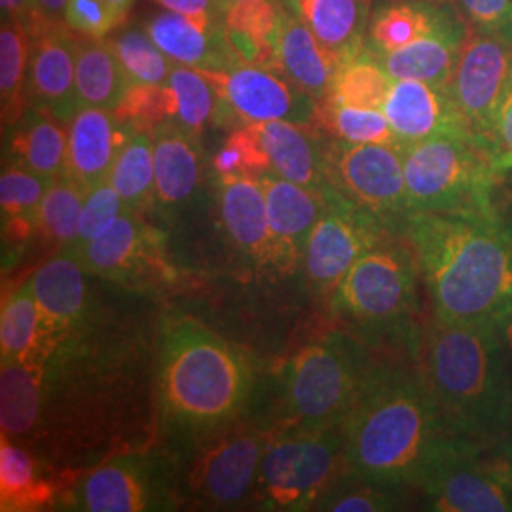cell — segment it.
<instances>
[{
    "label": "cell",
    "instance_id": "49",
    "mask_svg": "<svg viewBox=\"0 0 512 512\" xmlns=\"http://www.w3.org/2000/svg\"><path fill=\"white\" fill-rule=\"evenodd\" d=\"M124 21L126 16L105 0H69L65 8V23L82 37L105 38Z\"/></svg>",
    "mask_w": 512,
    "mask_h": 512
},
{
    "label": "cell",
    "instance_id": "54",
    "mask_svg": "<svg viewBox=\"0 0 512 512\" xmlns=\"http://www.w3.org/2000/svg\"><path fill=\"white\" fill-rule=\"evenodd\" d=\"M482 461L497 480H501L505 486H509L512 490V458L494 454V452H484Z\"/></svg>",
    "mask_w": 512,
    "mask_h": 512
},
{
    "label": "cell",
    "instance_id": "43",
    "mask_svg": "<svg viewBox=\"0 0 512 512\" xmlns=\"http://www.w3.org/2000/svg\"><path fill=\"white\" fill-rule=\"evenodd\" d=\"M52 181L12 164L0 177L2 213L21 226H37L38 209Z\"/></svg>",
    "mask_w": 512,
    "mask_h": 512
},
{
    "label": "cell",
    "instance_id": "42",
    "mask_svg": "<svg viewBox=\"0 0 512 512\" xmlns=\"http://www.w3.org/2000/svg\"><path fill=\"white\" fill-rule=\"evenodd\" d=\"M319 114L336 141L351 145L397 143L382 109H357L323 101Z\"/></svg>",
    "mask_w": 512,
    "mask_h": 512
},
{
    "label": "cell",
    "instance_id": "13",
    "mask_svg": "<svg viewBox=\"0 0 512 512\" xmlns=\"http://www.w3.org/2000/svg\"><path fill=\"white\" fill-rule=\"evenodd\" d=\"M205 74L219 93L224 114L245 124L283 120L310 126L319 114V103L277 69L243 63L228 73Z\"/></svg>",
    "mask_w": 512,
    "mask_h": 512
},
{
    "label": "cell",
    "instance_id": "48",
    "mask_svg": "<svg viewBox=\"0 0 512 512\" xmlns=\"http://www.w3.org/2000/svg\"><path fill=\"white\" fill-rule=\"evenodd\" d=\"M465 23L512 44V0H450Z\"/></svg>",
    "mask_w": 512,
    "mask_h": 512
},
{
    "label": "cell",
    "instance_id": "1",
    "mask_svg": "<svg viewBox=\"0 0 512 512\" xmlns=\"http://www.w3.org/2000/svg\"><path fill=\"white\" fill-rule=\"evenodd\" d=\"M342 429L353 476L401 490L420 488L427 471L458 440L416 359L406 355L374 359Z\"/></svg>",
    "mask_w": 512,
    "mask_h": 512
},
{
    "label": "cell",
    "instance_id": "6",
    "mask_svg": "<svg viewBox=\"0 0 512 512\" xmlns=\"http://www.w3.org/2000/svg\"><path fill=\"white\" fill-rule=\"evenodd\" d=\"M406 200L412 213L497 215L503 173L495 154L469 131L439 133L403 147Z\"/></svg>",
    "mask_w": 512,
    "mask_h": 512
},
{
    "label": "cell",
    "instance_id": "2",
    "mask_svg": "<svg viewBox=\"0 0 512 512\" xmlns=\"http://www.w3.org/2000/svg\"><path fill=\"white\" fill-rule=\"evenodd\" d=\"M403 234L418 260L433 317L494 323L507 311L512 222L501 213H412Z\"/></svg>",
    "mask_w": 512,
    "mask_h": 512
},
{
    "label": "cell",
    "instance_id": "26",
    "mask_svg": "<svg viewBox=\"0 0 512 512\" xmlns=\"http://www.w3.org/2000/svg\"><path fill=\"white\" fill-rule=\"evenodd\" d=\"M251 126L268 156L272 173L319 194L329 190L327 148L321 147L308 126L283 120Z\"/></svg>",
    "mask_w": 512,
    "mask_h": 512
},
{
    "label": "cell",
    "instance_id": "37",
    "mask_svg": "<svg viewBox=\"0 0 512 512\" xmlns=\"http://www.w3.org/2000/svg\"><path fill=\"white\" fill-rule=\"evenodd\" d=\"M169 97V122L192 135L217 118L219 93L211 78L203 71L175 63L169 80L165 82Z\"/></svg>",
    "mask_w": 512,
    "mask_h": 512
},
{
    "label": "cell",
    "instance_id": "8",
    "mask_svg": "<svg viewBox=\"0 0 512 512\" xmlns=\"http://www.w3.org/2000/svg\"><path fill=\"white\" fill-rule=\"evenodd\" d=\"M351 476L342 425L285 427L268 437L256 495L266 509L306 511Z\"/></svg>",
    "mask_w": 512,
    "mask_h": 512
},
{
    "label": "cell",
    "instance_id": "23",
    "mask_svg": "<svg viewBox=\"0 0 512 512\" xmlns=\"http://www.w3.org/2000/svg\"><path fill=\"white\" fill-rule=\"evenodd\" d=\"M133 131L118 120L114 110H78L69 122L67 173L86 190L107 181L118 152Z\"/></svg>",
    "mask_w": 512,
    "mask_h": 512
},
{
    "label": "cell",
    "instance_id": "39",
    "mask_svg": "<svg viewBox=\"0 0 512 512\" xmlns=\"http://www.w3.org/2000/svg\"><path fill=\"white\" fill-rule=\"evenodd\" d=\"M31 55V35L14 21H2L0 31V99L2 122L18 124L27 101V74Z\"/></svg>",
    "mask_w": 512,
    "mask_h": 512
},
{
    "label": "cell",
    "instance_id": "51",
    "mask_svg": "<svg viewBox=\"0 0 512 512\" xmlns=\"http://www.w3.org/2000/svg\"><path fill=\"white\" fill-rule=\"evenodd\" d=\"M169 12L184 16H205V18H226V10L232 0H156Z\"/></svg>",
    "mask_w": 512,
    "mask_h": 512
},
{
    "label": "cell",
    "instance_id": "10",
    "mask_svg": "<svg viewBox=\"0 0 512 512\" xmlns=\"http://www.w3.org/2000/svg\"><path fill=\"white\" fill-rule=\"evenodd\" d=\"M323 196L325 207L311 232L302 266L313 289L330 296L368 249L397 230H391L384 220L357 203L349 202L332 186Z\"/></svg>",
    "mask_w": 512,
    "mask_h": 512
},
{
    "label": "cell",
    "instance_id": "59",
    "mask_svg": "<svg viewBox=\"0 0 512 512\" xmlns=\"http://www.w3.org/2000/svg\"><path fill=\"white\" fill-rule=\"evenodd\" d=\"M512 310V291H511V298H509V306H507V311H511ZM507 311H505V313H507Z\"/></svg>",
    "mask_w": 512,
    "mask_h": 512
},
{
    "label": "cell",
    "instance_id": "45",
    "mask_svg": "<svg viewBox=\"0 0 512 512\" xmlns=\"http://www.w3.org/2000/svg\"><path fill=\"white\" fill-rule=\"evenodd\" d=\"M215 171L219 177H232V175H249L258 177L270 171V162L264 148L258 141L255 128L245 124L243 128L234 131L224 147L220 148L215 156Z\"/></svg>",
    "mask_w": 512,
    "mask_h": 512
},
{
    "label": "cell",
    "instance_id": "16",
    "mask_svg": "<svg viewBox=\"0 0 512 512\" xmlns=\"http://www.w3.org/2000/svg\"><path fill=\"white\" fill-rule=\"evenodd\" d=\"M160 476L147 456L109 459L82 476L69 497V509L84 512H143L165 509Z\"/></svg>",
    "mask_w": 512,
    "mask_h": 512
},
{
    "label": "cell",
    "instance_id": "44",
    "mask_svg": "<svg viewBox=\"0 0 512 512\" xmlns=\"http://www.w3.org/2000/svg\"><path fill=\"white\" fill-rule=\"evenodd\" d=\"M401 488H385L351 476L332 488L317 505L315 511L330 512H385L397 511L403 505Z\"/></svg>",
    "mask_w": 512,
    "mask_h": 512
},
{
    "label": "cell",
    "instance_id": "32",
    "mask_svg": "<svg viewBox=\"0 0 512 512\" xmlns=\"http://www.w3.org/2000/svg\"><path fill=\"white\" fill-rule=\"evenodd\" d=\"M129 82L109 40L82 37L76 52V93L80 109L116 110Z\"/></svg>",
    "mask_w": 512,
    "mask_h": 512
},
{
    "label": "cell",
    "instance_id": "14",
    "mask_svg": "<svg viewBox=\"0 0 512 512\" xmlns=\"http://www.w3.org/2000/svg\"><path fill=\"white\" fill-rule=\"evenodd\" d=\"M65 251L73 253L88 274L122 285H147L171 275L160 230L135 211H126L103 236Z\"/></svg>",
    "mask_w": 512,
    "mask_h": 512
},
{
    "label": "cell",
    "instance_id": "31",
    "mask_svg": "<svg viewBox=\"0 0 512 512\" xmlns=\"http://www.w3.org/2000/svg\"><path fill=\"white\" fill-rule=\"evenodd\" d=\"M0 361L33 366L46 361V330L31 281L21 283L2 304Z\"/></svg>",
    "mask_w": 512,
    "mask_h": 512
},
{
    "label": "cell",
    "instance_id": "25",
    "mask_svg": "<svg viewBox=\"0 0 512 512\" xmlns=\"http://www.w3.org/2000/svg\"><path fill=\"white\" fill-rule=\"evenodd\" d=\"M220 220L232 245L260 264H272L268 205L258 177H219Z\"/></svg>",
    "mask_w": 512,
    "mask_h": 512
},
{
    "label": "cell",
    "instance_id": "61",
    "mask_svg": "<svg viewBox=\"0 0 512 512\" xmlns=\"http://www.w3.org/2000/svg\"><path fill=\"white\" fill-rule=\"evenodd\" d=\"M365 2L366 6H370L372 4V0H363Z\"/></svg>",
    "mask_w": 512,
    "mask_h": 512
},
{
    "label": "cell",
    "instance_id": "47",
    "mask_svg": "<svg viewBox=\"0 0 512 512\" xmlns=\"http://www.w3.org/2000/svg\"><path fill=\"white\" fill-rule=\"evenodd\" d=\"M126 211H129L128 205L112 188L109 181H103V183L90 188L86 194V200H84L82 215H80L78 239L73 247H80L84 243H90L93 239L103 236ZM73 247H69V249H73Z\"/></svg>",
    "mask_w": 512,
    "mask_h": 512
},
{
    "label": "cell",
    "instance_id": "21",
    "mask_svg": "<svg viewBox=\"0 0 512 512\" xmlns=\"http://www.w3.org/2000/svg\"><path fill=\"white\" fill-rule=\"evenodd\" d=\"M382 110L401 148L439 133H471L448 90L421 80H393Z\"/></svg>",
    "mask_w": 512,
    "mask_h": 512
},
{
    "label": "cell",
    "instance_id": "20",
    "mask_svg": "<svg viewBox=\"0 0 512 512\" xmlns=\"http://www.w3.org/2000/svg\"><path fill=\"white\" fill-rule=\"evenodd\" d=\"M86 275L90 274L80 260L63 249L29 279L46 330V359L54 349L55 338H69L73 330L84 325L90 308Z\"/></svg>",
    "mask_w": 512,
    "mask_h": 512
},
{
    "label": "cell",
    "instance_id": "29",
    "mask_svg": "<svg viewBox=\"0 0 512 512\" xmlns=\"http://www.w3.org/2000/svg\"><path fill=\"white\" fill-rule=\"evenodd\" d=\"M18 124L10 145L12 164L48 181L65 175L69 165V131L63 128L65 122L31 107L23 112Z\"/></svg>",
    "mask_w": 512,
    "mask_h": 512
},
{
    "label": "cell",
    "instance_id": "11",
    "mask_svg": "<svg viewBox=\"0 0 512 512\" xmlns=\"http://www.w3.org/2000/svg\"><path fill=\"white\" fill-rule=\"evenodd\" d=\"M268 435L251 425L226 429L192 461L188 488L209 509L236 507L256 486Z\"/></svg>",
    "mask_w": 512,
    "mask_h": 512
},
{
    "label": "cell",
    "instance_id": "24",
    "mask_svg": "<svg viewBox=\"0 0 512 512\" xmlns=\"http://www.w3.org/2000/svg\"><path fill=\"white\" fill-rule=\"evenodd\" d=\"M467 29L469 25L450 2L444 18L431 35L397 52L376 57L393 80L410 78L446 88L458 63Z\"/></svg>",
    "mask_w": 512,
    "mask_h": 512
},
{
    "label": "cell",
    "instance_id": "35",
    "mask_svg": "<svg viewBox=\"0 0 512 512\" xmlns=\"http://www.w3.org/2000/svg\"><path fill=\"white\" fill-rule=\"evenodd\" d=\"M391 84L393 78L382 67L376 54L365 46L357 54L338 61L329 97L325 101L357 109H384Z\"/></svg>",
    "mask_w": 512,
    "mask_h": 512
},
{
    "label": "cell",
    "instance_id": "5",
    "mask_svg": "<svg viewBox=\"0 0 512 512\" xmlns=\"http://www.w3.org/2000/svg\"><path fill=\"white\" fill-rule=\"evenodd\" d=\"M420 266L403 232L368 249L330 294V311L368 348L393 349L416 359L421 317Z\"/></svg>",
    "mask_w": 512,
    "mask_h": 512
},
{
    "label": "cell",
    "instance_id": "7",
    "mask_svg": "<svg viewBox=\"0 0 512 512\" xmlns=\"http://www.w3.org/2000/svg\"><path fill=\"white\" fill-rule=\"evenodd\" d=\"M372 363V348L346 329L330 330L300 349L281 374L287 427L342 425Z\"/></svg>",
    "mask_w": 512,
    "mask_h": 512
},
{
    "label": "cell",
    "instance_id": "58",
    "mask_svg": "<svg viewBox=\"0 0 512 512\" xmlns=\"http://www.w3.org/2000/svg\"><path fill=\"white\" fill-rule=\"evenodd\" d=\"M105 2H109L110 6H112L114 10H118L120 14L128 16L129 8H131V4H133L135 0H105Z\"/></svg>",
    "mask_w": 512,
    "mask_h": 512
},
{
    "label": "cell",
    "instance_id": "33",
    "mask_svg": "<svg viewBox=\"0 0 512 512\" xmlns=\"http://www.w3.org/2000/svg\"><path fill=\"white\" fill-rule=\"evenodd\" d=\"M224 23L230 44L243 63L277 69V4L272 0H232Z\"/></svg>",
    "mask_w": 512,
    "mask_h": 512
},
{
    "label": "cell",
    "instance_id": "56",
    "mask_svg": "<svg viewBox=\"0 0 512 512\" xmlns=\"http://www.w3.org/2000/svg\"><path fill=\"white\" fill-rule=\"evenodd\" d=\"M488 452H494V454H501V456H509V458H512V429L503 439L495 444L492 450H488Z\"/></svg>",
    "mask_w": 512,
    "mask_h": 512
},
{
    "label": "cell",
    "instance_id": "22",
    "mask_svg": "<svg viewBox=\"0 0 512 512\" xmlns=\"http://www.w3.org/2000/svg\"><path fill=\"white\" fill-rule=\"evenodd\" d=\"M275 65L317 103L329 97L336 73V57L311 33L302 16L277 4Z\"/></svg>",
    "mask_w": 512,
    "mask_h": 512
},
{
    "label": "cell",
    "instance_id": "52",
    "mask_svg": "<svg viewBox=\"0 0 512 512\" xmlns=\"http://www.w3.org/2000/svg\"><path fill=\"white\" fill-rule=\"evenodd\" d=\"M2 21H14L29 31V35H37L40 31L37 0H0Z\"/></svg>",
    "mask_w": 512,
    "mask_h": 512
},
{
    "label": "cell",
    "instance_id": "19",
    "mask_svg": "<svg viewBox=\"0 0 512 512\" xmlns=\"http://www.w3.org/2000/svg\"><path fill=\"white\" fill-rule=\"evenodd\" d=\"M262 184L272 234V264L291 270L302 264L311 232L325 207V196L291 183L272 171L258 175Z\"/></svg>",
    "mask_w": 512,
    "mask_h": 512
},
{
    "label": "cell",
    "instance_id": "50",
    "mask_svg": "<svg viewBox=\"0 0 512 512\" xmlns=\"http://www.w3.org/2000/svg\"><path fill=\"white\" fill-rule=\"evenodd\" d=\"M488 147L492 148L495 156L512 152V74L499 101V107L495 110L494 124L488 135Z\"/></svg>",
    "mask_w": 512,
    "mask_h": 512
},
{
    "label": "cell",
    "instance_id": "40",
    "mask_svg": "<svg viewBox=\"0 0 512 512\" xmlns=\"http://www.w3.org/2000/svg\"><path fill=\"white\" fill-rule=\"evenodd\" d=\"M86 194L88 190L78 181H74L69 173L54 179L38 209V230L65 249L73 247L78 239L80 215Z\"/></svg>",
    "mask_w": 512,
    "mask_h": 512
},
{
    "label": "cell",
    "instance_id": "57",
    "mask_svg": "<svg viewBox=\"0 0 512 512\" xmlns=\"http://www.w3.org/2000/svg\"><path fill=\"white\" fill-rule=\"evenodd\" d=\"M495 167H497V171L499 173H507V171H511L512 169V152H507V154H499V156H495Z\"/></svg>",
    "mask_w": 512,
    "mask_h": 512
},
{
    "label": "cell",
    "instance_id": "4",
    "mask_svg": "<svg viewBox=\"0 0 512 512\" xmlns=\"http://www.w3.org/2000/svg\"><path fill=\"white\" fill-rule=\"evenodd\" d=\"M247 357L202 323L165 317L158 340V399L165 420L209 433L236 420L251 397Z\"/></svg>",
    "mask_w": 512,
    "mask_h": 512
},
{
    "label": "cell",
    "instance_id": "28",
    "mask_svg": "<svg viewBox=\"0 0 512 512\" xmlns=\"http://www.w3.org/2000/svg\"><path fill=\"white\" fill-rule=\"evenodd\" d=\"M448 4L425 0L378 2L368 16L366 46L380 57L414 44L437 29Z\"/></svg>",
    "mask_w": 512,
    "mask_h": 512
},
{
    "label": "cell",
    "instance_id": "3",
    "mask_svg": "<svg viewBox=\"0 0 512 512\" xmlns=\"http://www.w3.org/2000/svg\"><path fill=\"white\" fill-rule=\"evenodd\" d=\"M416 365L458 439L492 450L512 429V368L497 323L427 317Z\"/></svg>",
    "mask_w": 512,
    "mask_h": 512
},
{
    "label": "cell",
    "instance_id": "53",
    "mask_svg": "<svg viewBox=\"0 0 512 512\" xmlns=\"http://www.w3.org/2000/svg\"><path fill=\"white\" fill-rule=\"evenodd\" d=\"M69 0H37L38 19H40V31L46 27L65 23V8ZM38 31V33H40Z\"/></svg>",
    "mask_w": 512,
    "mask_h": 512
},
{
    "label": "cell",
    "instance_id": "12",
    "mask_svg": "<svg viewBox=\"0 0 512 512\" xmlns=\"http://www.w3.org/2000/svg\"><path fill=\"white\" fill-rule=\"evenodd\" d=\"M511 74L512 44L469 27L446 90L467 128L486 145Z\"/></svg>",
    "mask_w": 512,
    "mask_h": 512
},
{
    "label": "cell",
    "instance_id": "18",
    "mask_svg": "<svg viewBox=\"0 0 512 512\" xmlns=\"http://www.w3.org/2000/svg\"><path fill=\"white\" fill-rule=\"evenodd\" d=\"M147 31L158 48L175 63L203 73H228L243 65L230 44L224 18L164 12L150 19Z\"/></svg>",
    "mask_w": 512,
    "mask_h": 512
},
{
    "label": "cell",
    "instance_id": "9",
    "mask_svg": "<svg viewBox=\"0 0 512 512\" xmlns=\"http://www.w3.org/2000/svg\"><path fill=\"white\" fill-rule=\"evenodd\" d=\"M327 179L349 202L374 213L391 230L403 232L410 209L404 184L403 148L397 143H330Z\"/></svg>",
    "mask_w": 512,
    "mask_h": 512
},
{
    "label": "cell",
    "instance_id": "38",
    "mask_svg": "<svg viewBox=\"0 0 512 512\" xmlns=\"http://www.w3.org/2000/svg\"><path fill=\"white\" fill-rule=\"evenodd\" d=\"M52 488L38 473L37 459L12 439L0 444V509L35 511L52 499Z\"/></svg>",
    "mask_w": 512,
    "mask_h": 512
},
{
    "label": "cell",
    "instance_id": "27",
    "mask_svg": "<svg viewBox=\"0 0 512 512\" xmlns=\"http://www.w3.org/2000/svg\"><path fill=\"white\" fill-rule=\"evenodd\" d=\"M156 203L164 209L183 207L198 192L203 177L198 135L164 122L152 131Z\"/></svg>",
    "mask_w": 512,
    "mask_h": 512
},
{
    "label": "cell",
    "instance_id": "36",
    "mask_svg": "<svg viewBox=\"0 0 512 512\" xmlns=\"http://www.w3.org/2000/svg\"><path fill=\"white\" fill-rule=\"evenodd\" d=\"M107 181L120 194L129 211L139 213L156 202L154 139L150 131L135 129L129 135L114 160Z\"/></svg>",
    "mask_w": 512,
    "mask_h": 512
},
{
    "label": "cell",
    "instance_id": "41",
    "mask_svg": "<svg viewBox=\"0 0 512 512\" xmlns=\"http://www.w3.org/2000/svg\"><path fill=\"white\" fill-rule=\"evenodd\" d=\"M118 57L129 86H164L175 61L158 48L147 29L128 27L109 40Z\"/></svg>",
    "mask_w": 512,
    "mask_h": 512
},
{
    "label": "cell",
    "instance_id": "30",
    "mask_svg": "<svg viewBox=\"0 0 512 512\" xmlns=\"http://www.w3.org/2000/svg\"><path fill=\"white\" fill-rule=\"evenodd\" d=\"M311 33L342 61L366 46L370 6L363 0H294Z\"/></svg>",
    "mask_w": 512,
    "mask_h": 512
},
{
    "label": "cell",
    "instance_id": "17",
    "mask_svg": "<svg viewBox=\"0 0 512 512\" xmlns=\"http://www.w3.org/2000/svg\"><path fill=\"white\" fill-rule=\"evenodd\" d=\"M80 35L67 23L31 35L27 101L69 124L80 110L76 93V52Z\"/></svg>",
    "mask_w": 512,
    "mask_h": 512
},
{
    "label": "cell",
    "instance_id": "34",
    "mask_svg": "<svg viewBox=\"0 0 512 512\" xmlns=\"http://www.w3.org/2000/svg\"><path fill=\"white\" fill-rule=\"evenodd\" d=\"M42 366L6 363L0 370L2 437L23 439L37 427L42 408Z\"/></svg>",
    "mask_w": 512,
    "mask_h": 512
},
{
    "label": "cell",
    "instance_id": "15",
    "mask_svg": "<svg viewBox=\"0 0 512 512\" xmlns=\"http://www.w3.org/2000/svg\"><path fill=\"white\" fill-rule=\"evenodd\" d=\"M486 450L456 440L421 480V494L431 511L512 512V490L482 461Z\"/></svg>",
    "mask_w": 512,
    "mask_h": 512
},
{
    "label": "cell",
    "instance_id": "55",
    "mask_svg": "<svg viewBox=\"0 0 512 512\" xmlns=\"http://www.w3.org/2000/svg\"><path fill=\"white\" fill-rule=\"evenodd\" d=\"M495 323H497V330H499L503 348H505L509 365H511L512 368V310L503 313Z\"/></svg>",
    "mask_w": 512,
    "mask_h": 512
},
{
    "label": "cell",
    "instance_id": "60",
    "mask_svg": "<svg viewBox=\"0 0 512 512\" xmlns=\"http://www.w3.org/2000/svg\"><path fill=\"white\" fill-rule=\"evenodd\" d=\"M425 2H440L442 4V2H450V0H425Z\"/></svg>",
    "mask_w": 512,
    "mask_h": 512
},
{
    "label": "cell",
    "instance_id": "46",
    "mask_svg": "<svg viewBox=\"0 0 512 512\" xmlns=\"http://www.w3.org/2000/svg\"><path fill=\"white\" fill-rule=\"evenodd\" d=\"M118 120L129 129L154 131L160 124L169 122V97L164 86H129L118 109Z\"/></svg>",
    "mask_w": 512,
    "mask_h": 512
}]
</instances>
